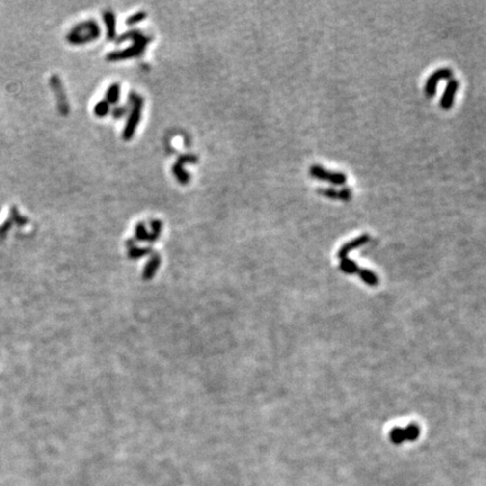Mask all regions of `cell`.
<instances>
[{
	"label": "cell",
	"mask_w": 486,
	"mask_h": 486,
	"mask_svg": "<svg viewBox=\"0 0 486 486\" xmlns=\"http://www.w3.org/2000/svg\"><path fill=\"white\" fill-rule=\"evenodd\" d=\"M110 111V105L108 104L106 100H100L95 105L94 108V113L96 116L98 117H105L106 115L109 114Z\"/></svg>",
	"instance_id": "obj_15"
},
{
	"label": "cell",
	"mask_w": 486,
	"mask_h": 486,
	"mask_svg": "<svg viewBox=\"0 0 486 486\" xmlns=\"http://www.w3.org/2000/svg\"><path fill=\"white\" fill-rule=\"evenodd\" d=\"M100 35V28L95 21H86L76 25L68 33L67 40L72 44H84L95 41Z\"/></svg>",
	"instance_id": "obj_3"
},
{
	"label": "cell",
	"mask_w": 486,
	"mask_h": 486,
	"mask_svg": "<svg viewBox=\"0 0 486 486\" xmlns=\"http://www.w3.org/2000/svg\"><path fill=\"white\" fill-rule=\"evenodd\" d=\"M310 175L313 177V178L322 181H327V183L337 185V186H342V185H345L347 181V176L343 172L330 171L319 164L311 165Z\"/></svg>",
	"instance_id": "obj_4"
},
{
	"label": "cell",
	"mask_w": 486,
	"mask_h": 486,
	"mask_svg": "<svg viewBox=\"0 0 486 486\" xmlns=\"http://www.w3.org/2000/svg\"><path fill=\"white\" fill-rule=\"evenodd\" d=\"M130 103L131 105H132V108H131L126 124L124 126V130H123V138H124L125 141L132 140L135 135V132H136L137 126L141 122L142 109H143L144 106V99L142 98L140 95L132 92V94L130 95Z\"/></svg>",
	"instance_id": "obj_2"
},
{
	"label": "cell",
	"mask_w": 486,
	"mask_h": 486,
	"mask_svg": "<svg viewBox=\"0 0 486 486\" xmlns=\"http://www.w3.org/2000/svg\"><path fill=\"white\" fill-rule=\"evenodd\" d=\"M51 86L53 88L54 92H55L56 98H57V107H59L60 111L62 114H68L69 113V103L67 100V96H65L63 84L61 82L60 78L55 75H53L51 77Z\"/></svg>",
	"instance_id": "obj_9"
},
{
	"label": "cell",
	"mask_w": 486,
	"mask_h": 486,
	"mask_svg": "<svg viewBox=\"0 0 486 486\" xmlns=\"http://www.w3.org/2000/svg\"><path fill=\"white\" fill-rule=\"evenodd\" d=\"M104 17V23L106 25V34H107V40L114 41L117 38L116 34V17H115V14L111 10H106L103 15Z\"/></svg>",
	"instance_id": "obj_13"
},
{
	"label": "cell",
	"mask_w": 486,
	"mask_h": 486,
	"mask_svg": "<svg viewBox=\"0 0 486 486\" xmlns=\"http://www.w3.org/2000/svg\"><path fill=\"white\" fill-rule=\"evenodd\" d=\"M453 78V70L449 68H440L433 71L429 76V78L426 81V86H424V94L428 98L433 97L437 92V86L440 80Z\"/></svg>",
	"instance_id": "obj_6"
},
{
	"label": "cell",
	"mask_w": 486,
	"mask_h": 486,
	"mask_svg": "<svg viewBox=\"0 0 486 486\" xmlns=\"http://www.w3.org/2000/svg\"><path fill=\"white\" fill-rule=\"evenodd\" d=\"M369 239L370 238H369L368 234H362V235H360V237H357L356 239H353V240L347 242L346 244H343L340 248V250H339L338 257L339 258L347 257L348 256V253L352 251L353 249H357V248H359V246L366 244V243L369 241Z\"/></svg>",
	"instance_id": "obj_12"
},
{
	"label": "cell",
	"mask_w": 486,
	"mask_h": 486,
	"mask_svg": "<svg viewBox=\"0 0 486 486\" xmlns=\"http://www.w3.org/2000/svg\"><path fill=\"white\" fill-rule=\"evenodd\" d=\"M419 428L415 424H410L406 429L395 428L391 432V440L394 443H401L405 440H415L419 437Z\"/></svg>",
	"instance_id": "obj_8"
},
{
	"label": "cell",
	"mask_w": 486,
	"mask_h": 486,
	"mask_svg": "<svg viewBox=\"0 0 486 486\" xmlns=\"http://www.w3.org/2000/svg\"><path fill=\"white\" fill-rule=\"evenodd\" d=\"M126 107L125 106H121V107H116L115 109L113 110V116L114 118H122L124 115L126 114Z\"/></svg>",
	"instance_id": "obj_17"
},
{
	"label": "cell",
	"mask_w": 486,
	"mask_h": 486,
	"mask_svg": "<svg viewBox=\"0 0 486 486\" xmlns=\"http://www.w3.org/2000/svg\"><path fill=\"white\" fill-rule=\"evenodd\" d=\"M119 96H121V86L119 83H111L106 91L105 100L109 105H115L118 103Z\"/></svg>",
	"instance_id": "obj_14"
},
{
	"label": "cell",
	"mask_w": 486,
	"mask_h": 486,
	"mask_svg": "<svg viewBox=\"0 0 486 486\" xmlns=\"http://www.w3.org/2000/svg\"><path fill=\"white\" fill-rule=\"evenodd\" d=\"M458 88H459V81L455 78H451L448 81V83H447L446 89L443 91L440 99V107L443 110H449L450 108L454 106L455 96H456Z\"/></svg>",
	"instance_id": "obj_10"
},
{
	"label": "cell",
	"mask_w": 486,
	"mask_h": 486,
	"mask_svg": "<svg viewBox=\"0 0 486 486\" xmlns=\"http://www.w3.org/2000/svg\"><path fill=\"white\" fill-rule=\"evenodd\" d=\"M198 160V158L194 156V154H184V156H180L179 159L175 162V164L172 165V173L173 176L176 177L177 181L181 185H187L189 181H190V175L185 170L184 164L185 163H196Z\"/></svg>",
	"instance_id": "obj_7"
},
{
	"label": "cell",
	"mask_w": 486,
	"mask_h": 486,
	"mask_svg": "<svg viewBox=\"0 0 486 486\" xmlns=\"http://www.w3.org/2000/svg\"><path fill=\"white\" fill-rule=\"evenodd\" d=\"M340 260H341L340 261V268L345 272L357 273V275H359L361 277L362 280H364L365 283H367L368 285H372V286H375V285L378 284V279L374 272L369 271V270H367V269L359 268L357 266L356 262L348 259L347 257L340 258Z\"/></svg>",
	"instance_id": "obj_5"
},
{
	"label": "cell",
	"mask_w": 486,
	"mask_h": 486,
	"mask_svg": "<svg viewBox=\"0 0 486 486\" xmlns=\"http://www.w3.org/2000/svg\"><path fill=\"white\" fill-rule=\"evenodd\" d=\"M145 18H146L145 11H143V10L137 11V13L131 15V16L126 19V24L129 26H134V25L138 24V23H141L142 21H144Z\"/></svg>",
	"instance_id": "obj_16"
},
{
	"label": "cell",
	"mask_w": 486,
	"mask_h": 486,
	"mask_svg": "<svg viewBox=\"0 0 486 486\" xmlns=\"http://www.w3.org/2000/svg\"><path fill=\"white\" fill-rule=\"evenodd\" d=\"M318 192L320 195L325 196L330 199H339L342 202H350L352 198V190L349 187L342 188L341 190H337L333 188H319Z\"/></svg>",
	"instance_id": "obj_11"
},
{
	"label": "cell",
	"mask_w": 486,
	"mask_h": 486,
	"mask_svg": "<svg viewBox=\"0 0 486 486\" xmlns=\"http://www.w3.org/2000/svg\"><path fill=\"white\" fill-rule=\"evenodd\" d=\"M126 40L132 41V45L129 46L121 51H113L107 54L106 59L108 61H121L132 59V57H138L145 52V49L148 44L153 40L151 35H145L138 29H131L129 32L122 34L121 36H117L115 41L117 43H122Z\"/></svg>",
	"instance_id": "obj_1"
}]
</instances>
